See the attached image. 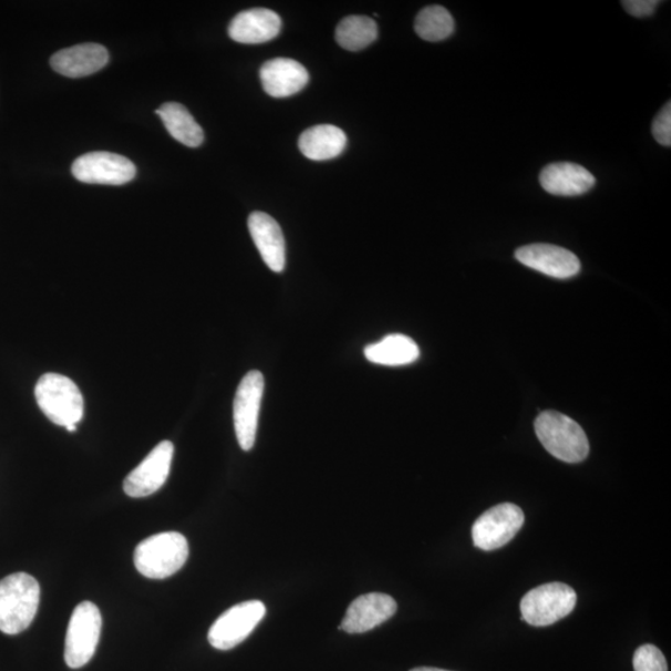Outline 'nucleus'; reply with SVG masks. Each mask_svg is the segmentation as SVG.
<instances>
[{
  "label": "nucleus",
  "instance_id": "nucleus-1",
  "mask_svg": "<svg viewBox=\"0 0 671 671\" xmlns=\"http://www.w3.org/2000/svg\"><path fill=\"white\" fill-rule=\"evenodd\" d=\"M40 586L28 574L10 575L0 581V632L17 636L24 632L37 616Z\"/></svg>",
  "mask_w": 671,
  "mask_h": 671
},
{
  "label": "nucleus",
  "instance_id": "nucleus-2",
  "mask_svg": "<svg viewBox=\"0 0 671 671\" xmlns=\"http://www.w3.org/2000/svg\"><path fill=\"white\" fill-rule=\"evenodd\" d=\"M535 432L545 450L559 461L581 463L589 454V442L582 426L562 413L543 412L535 421Z\"/></svg>",
  "mask_w": 671,
  "mask_h": 671
},
{
  "label": "nucleus",
  "instance_id": "nucleus-3",
  "mask_svg": "<svg viewBox=\"0 0 671 671\" xmlns=\"http://www.w3.org/2000/svg\"><path fill=\"white\" fill-rule=\"evenodd\" d=\"M189 555L187 538L179 533H162L146 538L134 556L137 571L151 579H165L185 566Z\"/></svg>",
  "mask_w": 671,
  "mask_h": 671
},
{
  "label": "nucleus",
  "instance_id": "nucleus-4",
  "mask_svg": "<svg viewBox=\"0 0 671 671\" xmlns=\"http://www.w3.org/2000/svg\"><path fill=\"white\" fill-rule=\"evenodd\" d=\"M40 410L50 421L69 429L84 416V399L75 382L59 373H47L35 385Z\"/></svg>",
  "mask_w": 671,
  "mask_h": 671
},
{
  "label": "nucleus",
  "instance_id": "nucleus-5",
  "mask_svg": "<svg viewBox=\"0 0 671 671\" xmlns=\"http://www.w3.org/2000/svg\"><path fill=\"white\" fill-rule=\"evenodd\" d=\"M577 603L572 587L554 582L527 592L522 601L523 620L534 627L553 626L571 613Z\"/></svg>",
  "mask_w": 671,
  "mask_h": 671
},
{
  "label": "nucleus",
  "instance_id": "nucleus-6",
  "mask_svg": "<svg viewBox=\"0 0 671 671\" xmlns=\"http://www.w3.org/2000/svg\"><path fill=\"white\" fill-rule=\"evenodd\" d=\"M103 617L96 605L80 603L71 616L65 639V662L71 669L85 667L99 644Z\"/></svg>",
  "mask_w": 671,
  "mask_h": 671
},
{
  "label": "nucleus",
  "instance_id": "nucleus-7",
  "mask_svg": "<svg viewBox=\"0 0 671 671\" xmlns=\"http://www.w3.org/2000/svg\"><path fill=\"white\" fill-rule=\"evenodd\" d=\"M525 523L520 507L505 503L484 513L473 526V541L483 551H494L510 543Z\"/></svg>",
  "mask_w": 671,
  "mask_h": 671
},
{
  "label": "nucleus",
  "instance_id": "nucleus-8",
  "mask_svg": "<svg viewBox=\"0 0 671 671\" xmlns=\"http://www.w3.org/2000/svg\"><path fill=\"white\" fill-rule=\"evenodd\" d=\"M261 601L242 602L224 612L211 626L208 640L213 648L230 650L244 642L266 617Z\"/></svg>",
  "mask_w": 671,
  "mask_h": 671
},
{
  "label": "nucleus",
  "instance_id": "nucleus-9",
  "mask_svg": "<svg viewBox=\"0 0 671 671\" xmlns=\"http://www.w3.org/2000/svg\"><path fill=\"white\" fill-rule=\"evenodd\" d=\"M264 388L262 373L250 371L244 375L234 399V429L244 452L251 451L256 444Z\"/></svg>",
  "mask_w": 671,
  "mask_h": 671
},
{
  "label": "nucleus",
  "instance_id": "nucleus-10",
  "mask_svg": "<svg viewBox=\"0 0 671 671\" xmlns=\"http://www.w3.org/2000/svg\"><path fill=\"white\" fill-rule=\"evenodd\" d=\"M73 176L91 185L122 186L136 177L132 162L111 152H90L73 164Z\"/></svg>",
  "mask_w": 671,
  "mask_h": 671
},
{
  "label": "nucleus",
  "instance_id": "nucleus-11",
  "mask_svg": "<svg viewBox=\"0 0 671 671\" xmlns=\"http://www.w3.org/2000/svg\"><path fill=\"white\" fill-rule=\"evenodd\" d=\"M175 454L172 442H161L135 471H132L124 483V491L130 497H146L157 493L168 479Z\"/></svg>",
  "mask_w": 671,
  "mask_h": 671
},
{
  "label": "nucleus",
  "instance_id": "nucleus-12",
  "mask_svg": "<svg viewBox=\"0 0 671 671\" xmlns=\"http://www.w3.org/2000/svg\"><path fill=\"white\" fill-rule=\"evenodd\" d=\"M515 257L525 267L555 279H569L581 271L576 254L553 244H530L517 249Z\"/></svg>",
  "mask_w": 671,
  "mask_h": 671
},
{
  "label": "nucleus",
  "instance_id": "nucleus-13",
  "mask_svg": "<svg viewBox=\"0 0 671 671\" xmlns=\"http://www.w3.org/2000/svg\"><path fill=\"white\" fill-rule=\"evenodd\" d=\"M399 609L394 599L389 595L369 593L355 598L345 612L341 630L349 634L370 632L375 627L388 622Z\"/></svg>",
  "mask_w": 671,
  "mask_h": 671
},
{
  "label": "nucleus",
  "instance_id": "nucleus-14",
  "mask_svg": "<svg viewBox=\"0 0 671 671\" xmlns=\"http://www.w3.org/2000/svg\"><path fill=\"white\" fill-rule=\"evenodd\" d=\"M260 79L268 95L289 97L300 93L308 85L309 71L297 60L278 58L261 66Z\"/></svg>",
  "mask_w": 671,
  "mask_h": 671
},
{
  "label": "nucleus",
  "instance_id": "nucleus-15",
  "mask_svg": "<svg viewBox=\"0 0 671 671\" xmlns=\"http://www.w3.org/2000/svg\"><path fill=\"white\" fill-rule=\"evenodd\" d=\"M281 30V19L270 9L256 8L239 13L228 28L234 42L262 44L277 38Z\"/></svg>",
  "mask_w": 671,
  "mask_h": 671
},
{
  "label": "nucleus",
  "instance_id": "nucleus-16",
  "mask_svg": "<svg viewBox=\"0 0 671 671\" xmlns=\"http://www.w3.org/2000/svg\"><path fill=\"white\" fill-rule=\"evenodd\" d=\"M248 227L264 262L273 272H281L287 262V249L278 221L267 213L254 211L248 219Z\"/></svg>",
  "mask_w": 671,
  "mask_h": 671
},
{
  "label": "nucleus",
  "instance_id": "nucleus-17",
  "mask_svg": "<svg viewBox=\"0 0 671 671\" xmlns=\"http://www.w3.org/2000/svg\"><path fill=\"white\" fill-rule=\"evenodd\" d=\"M107 63V49L94 43L60 50L50 59V64L56 73L73 79L93 75L104 69Z\"/></svg>",
  "mask_w": 671,
  "mask_h": 671
},
{
  "label": "nucleus",
  "instance_id": "nucleus-18",
  "mask_svg": "<svg viewBox=\"0 0 671 671\" xmlns=\"http://www.w3.org/2000/svg\"><path fill=\"white\" fill-rule=\"evenodd\" d=\"M540 183L553 196L576 197L591 190L596 185V178L582 166L571 162H559L543 169Z\"/></svg>",
  "mask_w": 671,
  "mask_h": 671
},
{
  "label": "nucleus",
  "instance_id": "nucleus-19",
  "mask_svg": "<svg viewBox=\"0 0 671 671\" xmlns=\"http://www.w3.org/2000/svg\"><path fill=\"white\" fill-rule=\"evenodd\" d=\"M348 145L344 132L333 125H318L303 132L299 140L301 154L312 161L339 157Z\"/></svg>",
  "mask_w": 671,
  "mask_h": 671
},
{
  "label": "nucleus",
  "instance_id": "nucleus-20",
  "mask_svg": "<svg viewBox=\"0 0 671 671\" xmlns=\"http://www.w3.org/2000/svg\"><path fill=\"white\" fill-rule=\"evenodd\" d=\"M365 359L382 365H405L420 359L421 351L409 336L393 333L385 336L380 342H375L364 349Z\"/></svg>",
  "mask_w": 671,
  "mask_h": 671
},
{
  "label": "nucleus",
  "instance_id": "nucleus-21",
  "mask_svg": "<svg viewBox=\"0 0 671 671\" xmlns=\"http://www.w3.org/2000/svg\"><path fill=\"white\" fill-rule=\"evenodd\" d=\"M156 112L164 121L171 136L180 142L182 145L195 148L199 147L205 141V132L185 106L178 103H167Z\"/></svg>",
  "mask_w": 671,
  "mask_h": 671
},
{
  "label": "nucleus",
  "instance_id": "nucleus-22",
  "mask_svg": "<svg viewBox=\"0 0 671 671\" xmlns=\"http://www.w3.org/2000/svg\"><path fill=\"white\" fill-rule=\"evenodd\" d=\"M378 37V24L373 19L363 16L344 18L336 29V40L350 52H360L371 45Z\"/></svg>",
  "mask_w": 671,
  "mask_h": 671
},
{
  "label": "nucleus",
  "instance_id": "nucleus-23",
  "mask_svg": "<svg viewBox=\"0 0 671 671\" xmlns=\"http://www.w3.org/2000/svg\"><path fill=\"white\" fill-rule=\"evenodd\" d=\"M415 33L426 42H442L454 33L455 23L452 14L442 6H431L416 16Z\"/></svg>",
  "mask_w": 671,
  "mask_h": 671
},
{
  "label": "nucleus",
  "instance_id": "nucleus-24",
  "mask_svg": "<svg viewBox=\"0 0 671 671\" xmlns=\"http://www.w3.org/2000/svg\"><path fill=\"white\" fill-rule=\"evenodd\" d=\"M633 667L636 671H668L662 650L652 644H644L636 650Z\"/></svg>",
  "mask_w": 671,
  "mask_h": 671
},
{
  "label": "nucleus",
  "instance_id": "nucleus-25",
  "mask_svg": "<svg viewBox=\"0 0 671 671\" xmlns=\"http://www.w3.org/2000/svg\"><path fill=\"white\" fill-rule=\"evenodd\" d=\"M652 134L660 145L671 146V103L664 105L655 116L652 125Z\"/></svg>",
  "mask_w": 671,
  "mask_h": 671
},
{
  "label": "nucleus",
  "instance_id": "nucleus-26",
  "mask_svg": "<svg viewBox=\"0 0 671 671\" xmlns=\"http://www.w3.org/2000/svg\"><path fill=\"white\" fill-rule=\"evenodd\" d=\"M659 3L658 0H624L622 6L630 16L646 18L655 12Z\"/></svg>",
  "mask_w": 671,
  "mask_h": 671
},
{
  "label": "nucleus",
  "instance_id": "nucleus-27",
  "mask_svg": "<svg viewBox=\"0 0 671 671\" xmlns=\"http://www.w3.org/2000/svg\"><path fill=\"white\" fill-rule=\"evenodd\" d=\"M411 671H451V670H444V669H440V668L422 667V668L412 669Z\"/></svg>",
  "mask_w": 671,
  "mask_h": 671
}]
</instances>
